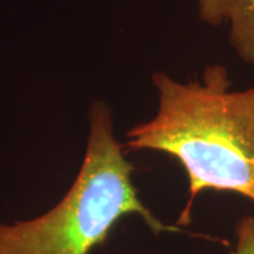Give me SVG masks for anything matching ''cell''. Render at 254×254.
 I'll return each instance as SVG.
<instances>
[{
    "label": "cell",
    "instance_id": "6da1fadb",
    "mask_svg": "<svg viewBox=\"0 0 254 254\" xmlns=\"http://www.w3.org/2000/svg\"><path fill=\"white\" fill-rule=\"evenodd\" d=\"M158 110L127 133L133 150H154L175 158L190 182V202L180 223L203 190L233 192L254 202V86L230 91L222 65H209L202 81L180 83L154 73Z\"/></svg>",
    "mask_w": 254,
    "mask_h": 254
},
{
    "label": "cell",
    "instance_id": "7a4b0ae2",
    "mask_svg": "<svg viewBox=\"0 0 254 254\" xmlns=\"http://www.w3.org/2000/svg\"><path fill=\"white\" fill-rule=\"evenodd\" d=\"M89 122L86 153L72 187L44 215L0 223V254H89L105 243L120 219L131 215L154 233L178 232L138 198L131 181L134 167L115 137L112 112L103 102L92 105Z\"/></svg>",
    "mask_w": 254,
    "mask_h": 254
},
{
    "label": "cell",
    "instance_id": "3957f363",
    "mask_svg": "<svg viewBox=\"0 0 254 254\" xmlns=\"http://www.w3.org/2000/svg\"><path fill=\"white\" fill-rule=\"evenodd\" d=\"M198 16L210 26L227 23L232 47L254 66V0H198Z\"/></svg>",
    "mask_w": 254,
    "mask_h": 254
},
{
    "label": "cell",
    "instance_id": "277c9868",
    "mask_svg": "<svg viewBox=\"0 0 254 254\" xmlns=\"http://www.w3.org/2000/svg\"><path fill=\"white\" fill-rule=\"evenodd\" d=\"M236 247L232 254H254V216H245L236 223Z\"/></svg>",
    "mask_w": 254,
    "mask_h": 254
}]
</instances>
